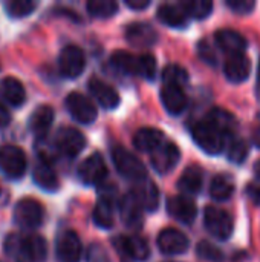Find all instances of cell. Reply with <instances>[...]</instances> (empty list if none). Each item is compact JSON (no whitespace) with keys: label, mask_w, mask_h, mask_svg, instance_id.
<instances>
[{"label":"cell","mask_w":260,"mask_h":262,"mask_svg":"<svg viewBox=\"0 0 260 262\" xmlns=\"http://www.w3.org/2000/svg\"><path fill=\"white\" fill-rule=\"evenodd\" d=\"M5 253L14 262H44L48 246L40 235L12 233L5 239Z\"/></svg>","instance_id":"cell-1"},{"label":"cell","mask_w":260,"mask_h":262,"mask_svg":"<svg viewBox=\"0 0 260 262\" xmlns=\"http://www.w3.org/2000/svg\"><path fill=\"white\" fill-rule=\"evenodd\" d=\"M192 134L198 146L207 154H211V155L221 154L224 147L227 146L228 135L207 118L198 121L193 126Z\"/></svg>","instance_id":"cell-2"},{"label":"cell","mask_w":260,"mask_h":262,"mask_svg":"<svg viewBox=\"0 0 260 262\" xmlns=\"http://www.w3.org/2000/svg\"><path fill=\"white\" fill-rule=\"evenodd\" d=\"M112 160L116 167V170L127 180H132L135 183H139L147 178L146 166L138 160L132 152H129L124 147H115L112 152Z\"/></svg>","instance_id":"cell-3"},{"label":"cell","mask_w":260,"mask_h":262,"mask_svg":"<svg viewBox=\"0 0 260 262\" xmlns=\"http://www.w3.org/2000/svg\"><path fill=\"white\" fill-rule=\"evenodd\" d=\"M26 166V155L20 147L12 144L0 147V172L5 177L11 180H18L25 175Z\"/></svg>","instance_id":"cell-4"},{"label":"cell","mask_w":260,"mask_h":262,"mask_svg":"<svg viewBox=\"0 0 260 262\" xmlns=\"http://www.w3.org/2000/svg\"><path fill=\"white\" fill-rule=\"evenodd\" d=\"M14 221L23 229H37L43 223V206L32 198L20 200L14 207Z\"/></svg>","instance_id":"cell-5"},{"label":"cell","mask_w":260,"mask_h":262,"mask_svg":"<svg viewBox=\"0 0 260 262\" xmlns=\"http://www.w3.org/2000/svg\"><path fill=\"white\" fill-rule=\"evenodd\" d=\"M205 229L218 239H228L233 233V218L228 212L208 206L204 212Z\"/></svg>","instance_id":"cell-6"},{"label":"cell","mask_w":260,"mask_h":262,"mask_svg":"<svg viewBox=\"0 0 260 262\" xmlns=\"http://www.w3.org/2000/svg\"><path fill=\"white\" fill-rule=\"evenodd\" d=\"M84 68H86V57L78 46L67 45L61 49L58 57V69L63 77L77 78L83 74Z\"/></svg>","instance_id":"cell-7"},{"label":"cell","mask_w":260,"mask_h":262,"mask_svg":"<svg viewBox=\"0 0 260 262\" xmlns=\"http://www.w3.org/2000/svg\"><path fill=\"white\" fill-rule=\"evenodd\" d=\"M66 109L69 111L70 117L83 124H90L97 120V107L95 104L80 92H70L66 97Z\"/></svg>","instance_id":"cell-8"},{"label":"cell","mask_w":260,"mask_h":262,"mask_svg":"<svg viewBox=\"0 0 260 262\" xmlns=\"http://www.w3.org/2000/svg\"><path fill=\"white\" fill-rule=\"evenodd\" d=\"M54 144L58 154L74 158L86 147V138L75 127H61L55 135Z\"/></svg>","instance_id":"cell-9"},{"label":"cell","mask_w":260,"mask_h":262,"mask_svg":"<svg viewBox=\"0 0 260 262\" xmlns=\"http://www.w3.org/2000/svg\"><path fill=\"white\" fill-rule=\"evenodd\" d=\"M81 241L74 230L60 233L55 246V256L58 262H80L81 259Z\"/></svg>","instance_id":"cell-10"},{"label":"cell","mask_w":260,"mask_h":262,"mask_svg":"<svg viewBox=\"0 0 260 262\" xmlns=\"http://www.w3.org/2000/svg\"><path fill=\"white\" fill-rule=\"evenodd\" d=\"M78 178L87 184H100L107 178V166L100 154H92L78 166Z\"/></svg>","instance_id":"cell-11"},{"label":"cell","mask_w":260,"mask_h":262,"mask_svg":"<svg viewBox=\"0 0 260 262\" xmlns=\"http://www.w3.org/2000/svg\"><path fill=\"white\" fill-rule=\"evenodd\" d=\"M181 152L176 144L166 141L150 154V161L158 173H169L179 161Z\"/></svg>","instance_id":"cell-12"},{"label":"cell","mask_w":260,"mask_h":262,"mask_svg":"<svg viewBox=\"0 0 260 262\" xmlns=\"http://www.w3.org/2000/svg\"><path fill=\"white\" fill-rule=\"evenodd\" d=\"M188 238L176 229H164L158 236V247L166 255H182L188 250Z\"/></svg>","instance_id":"cell-13"},{"label":"cell","mask_w":260,"mask_h":262,"mask_svg":"<svg viewBox=\"0 0 260 262\" xmlns=\"http://www.w3.org/2000/svg\"><path fill=\"white\" fill-rule=\"evenodd\" d=\"M115 247L121 255L133 261H144L150 255L149 244L141 236H118L115 239Z\"/></svg>","instance_id":"cell-14"},{"label":"cell","mask_w":260,"mask_h":262,"mask_svg":"<svg viewBox=\"0 0 260 262\" xmlns=\"http://www.w3.org/2000/svg\"><path fill=\"white\" fill-rule=\"evenodd\" d=\"M169 213L182 224H192L198 215V207L195 201L187 195L173 196L167 201Z\"/></svg>","instance_id":"cell-15"},{"label":"cell","mask_w":260,"mask_h":262,"mask_svg":"<svg viewBox=\"0 0 260 262\" xmlns=\"http://www.w3.org/2000/svg\"><path fill=\"white\" fill-rule=\"evenodd\" d=\"M143 209L144 207L132 192L124 195L120 201L121 220L132 230H136L143 226Z\"/></svg>","instance_id":"cell-16"},{"label":"cell","mask_w":260,"mask_h":262,"mask_svg":"<svg viewBox=\"0 0 260 262\" xmlns=\"http://www.w3.org/2000/svg\"><path fill=\"white\" fill-rule=\"evenodd\" d=\"M126 38L132 46L136 48H147L156 43L158 40V32L156 29L149 25V23H132L126 29Z\"/></svg>","instance_id":"cell-17"},{"label":"cell","mask_w":260,"mask_h":262,"mask_svg":"<svg viewBox=\"0 0 260 262\" xmlns=\"http://www.w3.org/2000/svg\"><path fill=\"white\" fill-rule=\"evenodd\" d=\"M89 91L93 95V98L100 103V106H103L104 109H115L120 104V94L100 78L89 80Z\"/></svg>","instance_id":"cell-18"},{"label":"cell","mask_w":260,"mask_h":262,"mask_svg":"<svg viewBox=\"0 0 260 262\" xmlns=\"http://www.w3.org/2000/svg\"><path fill=\"white\" fill-rule=\"evenodd\" d=\"M225 77L233 81V83H242L248 78L250 71H251V61L245 54H236V55H228L225 66Z\"/></svg>","instance_id":"cell-19"},{"label":"cell","mask_w":260,"mask_h":262,"mask_svg":"<svg viewBox=\"0 0 260 262\" xmlns=\"http://www.w3.org/2000/svg\"><path fill=\"white\" fill-rule=\"evenodd\" d=\"M161 98H162V104L167 109L169 114L172 115H179L185 111L188 100L185 92L182 91V88L178 86H169L166 84L161 91Z\"/></svg>","instance_id":"cell-20"},{"label":"cell","mask_w":260,"mask_h":262,"mask_svg":"<svg viewBox=\"0 0 260 262\" xmlns=\"http://www.w3.org/2000/svg\"><path fill=\"white\" fill-rule=\"evenodd\" d=\"M216 43L228 55L244 54L247 48V40L242 37V34L233 29H219L216 32Z\"/></svg>","instance_id":"cell-21"},{"label":"cell","mask_w":260,"mask_h":262,"mask_svg":"<svg viewBox=\"0 0 260 262\" xmlns=\"http://www.w3.org/2000/svg\"><path fill=\"white\" fill-rule=\"evenodd\" d=\"M166 143L164 132L155 127H143L133 135V146L143 152H153Z\"/></svg>","instance_id":"cell-22"},{"label":"cell","mask_w":260,"mask_h":262,"mask_svg":"<svg viewBox=\"0 0 260 262\" xmlns=\"http://www.w3.org/2000/svg\"><path fill=\"white\" fill-rule=\"evenodd\" d=\"M54 123V109L48 104L38 106L29 118V129L34 135L43 140Z\"/></svg>","instance_id":"cell-23"},{"label":"cell","mask_w":260,"mask_h":262,"mask_svg":"<svg viewBox=\"0 0 260 262\" xmlns=\"http://www.w3.org/2000/svg\"><path fill=\"white\" fill-rule=\"evenodd\" d=\"M0 98L11 106H21L26 100V91L23 84L14 77H5L0 80Z\"/></svg>","instance_id":"cell-24"},{"label":"cell","mask_w":260,"mask_h":262,"mask_svg":"<svg viewBox=\"0 0 260 262\" xmlns=\"http://www.w3.org/2000/svg\"><path fill=\"white\" fill-rule=\"evenodd\" d=\"M202 183H204V173L202 169L199 166H188L182 175L178 180V189L184 193V195H195L202 189Z\"/></svg>","instance_id":"cell-25"},{"label":"cell","mask_w":260,"mask_h":262,"mask_svg":"<svg viewBox=\"0 0 260 262\" xmlns=\"http://www.w3.org/2000/svg\"><path fill=\"white\" fill-rule=\"evenodd\" d=\"M132 193L138 198V201L141 203V206L146 209V210H156L158 209V204H159V192H158V187L149 181L147 178L136 183V187L132 190Z\"/></svg>","instance_id":"cell-26"},{"label":"cell","mask_w":260,"mask_h":262,"mask_svg":"<svg viewBox=\"0 0 260 262\" xmlns=\"http://www.w3.org/2000/svg\"><path fill=\"white\" fill-rule=\"evenodd\" d=\"M158 17L162 23L172 28H184L188 25V15L185 9L179 5L164 3L158 8Z\"/></svg>","instance_id":"cell-27"},{"label":"cell","mask_w":260,"mask_h":262,"mask_svg":"<svg viewBox=\"0 0 260 262\" xmlns=\"http://www.w3.org/2000/svg\"><path fill=\"white\" fill-rule=\"evenodd\" d=\"M93 223L101 229H110L115 223V204L110 195H103L93 209Z\"/></svg>","instance_id":"cell-28"},{"label":"cell","mask_w":260,"mask_h":262,"mask_svg":"<svg viewBox=\"0 0 260 262\" xmlns=\"http://www.w3.org/2000/svg\"><path fill=\"white\" fill-rule=\"evenodd\" d=\"M32 177L35 184L46 192H55L58 189V177L49 163L38 161L34 167Z\"/></svg>","instance_id":"cell-29"},{"label":"cell","mask_w":260,"mask_h":262,"mask_svg":"<svg viewBox=\"0 0 260 262\" xmlns=\"http://www.w3.org/2000/svg\"><path fill=\"white\" fill-rule=\"evenodd\" d=\"M110 64L123 74L138 75V57L129 52H124V51L113 52L110 57Z\"/></svg>","instance_id":"cell-30"},{"label":"cell","mask_w":260,"mask_h":262,"mask_svg":"<svg viewBox=\"0 0 260 262\" xmlns=\"http://www.w3.org/2000/svg\"><path fill=\"white\" fill-rule=\"evenodd\" d=\"M234 192V183L227 175H218L210 184V193L218 201H227Z\"/></svg>","instance_id":"cell-31"},{"label":"cell","mask_w":260,"mask_h":262,"mask_svg":"<svg viewBox=\"0 0 260 262\" xmlns=\"http://www.w3.org/2000/svg\"><path fill=\"white\" fill-rule=\"evenodd\" d=\"M207 120H210L211 123H215L219 129H222L228 137H231V132L236 127V118L225 109H219L215 107L213 111L208 112V115L205 117Z\"/></svg>","instance_id":"cell-32"},{"label":"cell","mask_w":260,"mask_h":262,"mask_svg":"<svg viewBox=\"0 0 260 262\" xmlns=\"http://www.w3.org/2000/svg\"><path fill=\"white\" fill-rule=\"evenodd\" d=\"M87 11L92 17L109 18L118 11V3L113 0H90L87 3Z\"/></svg>","instance_id":"cell-33"},{"label":"cell","mask_w":260,"mask_h":262,"mask_svg":"<svg viewBox=\"0 0 260 262\" xmlns=\"http://www.w3.org/2000/svg\"><path fill=\"white\" fill-rule=\"evenodd\" d=\"M181 6L185 9L188 17L199 18V20L208 17L213 9V3L210 0H187V2H181Z\"/></svg>","instance_id":"cell-34"},{"label":"cell","mask_w":260,"mask_h":262,"mask_svg":"<svg viewBox=\"0 0 260 262\" xmlns=\"http://www.w3.org/2000/svg\"><path fill=\"white\" fill-rule=\"evenodd\" d=\"M162 80L166 84L169 86H178V88H182L187 80H188V74L187 71L179 66V64H169L164 68L162 71Z\"/></svg>","instance_id":"cell-35"},{"label":"cell","mask_w":260,"mask_h":262,"mask_svg":"<svg viewBox=\"0 0 260 262\" xmlns=\"http://www.w3.org/2000/svg\"><path fill=\"white\" fill-rule=\"evenodd\" d=\"M248 155V146L238 137H228L227 140V157L231 163H242Z\"/></svg>","instance_id":"cell-36"},{"label":"cell","mask_w":260,"mask_h":262,"mask_svg":"<svg viewBox=\"0 0 260 262\" xmlns=\"http://www.w3.org/2000/svg\"><path fill=\"white\" fill-rule=\"evenodd\" d=\"M37 2H32V0H9L6 5H5V9L6 12L14 17V18H21V17H26L29 15L35 8H37Z\"/></svg>","instance_id":"cell-37"},{"label":"cell","mask_w":260,"mask_h":262,"mask_svg":"<svg viewBox=\"0 0 260 262\" xmlns=\"http://www.w3.org/2000/svg\"><path fill=\"white\" fill-rule=\"evenodd\" d=\"M196 253L201 259L207 262H224V253L208 241H201L196 249Z\"/></svg>","instance_id":"cell-38"},{"label":"cell","mask_w":260,"mask_h":262,"mask_svg":"<svg viewBox=\"0 0 260 262\" xmlns=\"http://www.w3.org/2000/svg\"><path fill=\"white\" fill-rule=\"evenodd\" d=\"M138 75L150 80L156 75V58L152 54H143L138 57Z\"/></svg>","instance_id":"cell-39"},{"label":"cell","mask_w":260,"mask_h":262,"mask_svg":"<svg viewBox=\"0 0 260 262\" xmlns=\"http://www.w3.org/2000/svg\"><path fill=\"white\" fill-rule=\"evenodd\" d=\"M87 262H112L107 250L101 244H92L87 250Z\"/></svg>","instance_id":"cell-40"},{"label":"cell","mask_w":260,"mask_h":262,"mask_svg":"<svg viewBox=\"0 0 260 262\" xmlns=\"http://www.w3.org/2000/svg\"><path fill=\"white\" fill-rule=\"evenodd\" d=\"M225 3L230 9H233L238 14H247L256 6L253 0H227Z\"/></svg>","instance_id":"cell-41"},{"label":"cell","mask_w":260,"mask_h":262,"mask_svg":"<svg viewBox=\"0 0 260 262\" xmlns=\"http://www.w3.org/2000/svg\"><path fill=\"white\" fill-rule=\"evenodd\" d=\"M199 55L201 58L205 61V63H210V64H216L218 58H216V54L213 51V48L207 43V41H201L199 43Z\"/></svg>","instance_id":"cell-42"},{"label":"cell","mask_w":260,"mask_h":262,"mask_svg":"<svg viewBox=\"0 0 260 262\" xmlns=\"http://www.w3.org/2000/svg\"><path fill=\"white\" fill-rule=\"evenodd\" d=\"M9 121H11V114H9V111L5 107V104L0 101V129H2V127H6V126L9 124Z\"/></svg>","instance_id":"cell-43"},{"label":"cell","mask_w":260,"mask_h":262,"mask_svg":"<svg viewBox=\"0 0 260 262\" xmlns=\"http://www.w3.org/2000/svg\"><path fill=\"white\" fill-rule=\"evenodd\" d=\"M126 5L132 9H144L150 5V0H126Z\"/></svg>","instance_id":"cell-44"},{"label":"cell","mask_w":260,"mask_h":262,"mask_svg":"<svg viewBox=\"0 0 260 262\" xmlns=\"http://www.w3.org/2000/svg\"><path fill=\"white\" fill-rule=\"evenodd\" d=\"M248 195L256 204H260V186H250L248 187Z\"/></svg>","instance_id":"cell-45"},{"label":"cell","mask_w":260,"mask_h":262,"mask_svg":"<svg viewBox=\"0 0 260 262\" xmlns=\"http://www.w3.org/2000/svg\"><path fill=\"white\" fill-rule=\"evenodd\" d=\"M253 141H254V144L260 147V127H257L256 130H254V134H253Z\"/></svg>","instance_id":"cell-46"},{"label":"cell","mask_w":260,"mask_h":262,"mask_svg":"<svg viewBox=\"0 0 260 262\" xmlns=\"http://www.w3.org/2000/svg\"><path fill=\"white\" fill-rule=\"evenodd\" d=\"M254 175H256V178L260 181V160L254 164Z\"/></svg>","instance_id":"cell-47"},{"label":"cell","mask_w":260,"mask_h":262,"mask_svg":"<svg viewBox=\"0 0 260 262\" xmlns=\"http://www.w3.org/2000/svg\"><path fill=\"white\" fill-rule=\"evenodd\" d=\"M259 84H260V68H259Z\"/></svg>","instance_id":"cell-48"},{"label":"cell","mask_w":260,"mask_h":262,"mask_svg":"<svg viewBox=\"0 0 260 262\" xmlns=\"http://www.w3.org/2000/svg\"><path fill=\"white\" fill-rule=\"evenodd\" d=\"M170 262H175V261H170Z\"/></svg>","instance_id":"cell-49"},{"label":"cell","mask_w":260,"mask_h":262,"mask_svg":"<svg viewBox=\"0 0 260 262\" xmlns=\"http://www.w3.org/2000/svg\"><path fill=\"white\" fill-rule=\"evenodd\" d=\"M0 262H2V261H0Z\"/></svg>","instance_id":"cell-50"}]
</instances>
